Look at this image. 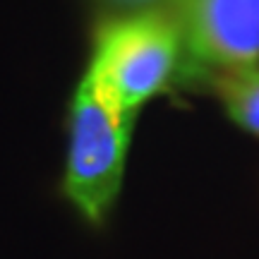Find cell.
<instances>
[{
  "mask_svg": "<svg viewBox=\"0 0 259 259\" xmlns=\"http://www.w3.org/2000/svg\"><path fill=\"white\" fill-rule=\"evenodd\" d=\"M183 29L173 8H149L103 22L87 77L113 111H137L166 89L180 63Z\"/></svg>",
  "mask_w": 259,
  "mask_h": 259,
  "instance_id": "1",
  "label": "cell"
},
{
  "mask_svg": "<svg viewBox=\"0 0 259 259\" xmlns=\"http://www.w3.org/2000/svg\"><path fill=\"white\" fill-rule=\"evenodd\" d=\"M111 3H118V5H125V8H144V5H154L158 0H111Z\"/></svg>",
  "mask_w": 259,
  "mask_h": 259,
  "instance_id": "5",
  "label": "cell"
},
{
  "mask_svg": "<svg viewBox=\"0 0 259 259\" xmlns=\"http://www.w3.org/2000/svg\"><path fill=\"white\" fill-rule=\"evenodd\" d=\"M187 56L219 74L257 67L259 0H173Z\"/></svg>",
  "mask_w": 259,
  "mask_h": 259,
  "instance_id": "3",
  "label": "cell"
},
{
  "mask_svg": "<svg viewBox=\"0 0 259 259\" xmlns=\"http://www.w3.org/2000/svg\"><path fill=\"white\" fill-rule=\"evenodd\" d=\"M213 82L231 120L259 137V67L216 74Z\"/></svg>",
  "mask_w": 259,
  "mask_h": 259,
  "instance_id": "4",
  "label": "cell"
},
{
  "mask_svg": "<svg viewBox=\"0 0 259 259\" xmlns=\"http://www.w3.org/2000/svg\"><path fill=\"white\" fill-rule=\"evenodd\" d=\"M135 118L103 103L84 74L72 99L63 190L89 223H103L120 194Z\"/></svg>",
  "mask_w": 259,
  "mask_h": 259,
  "instance_id": "2",
  "label": "cell"
}]
</instances>
